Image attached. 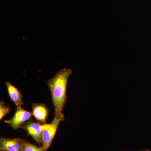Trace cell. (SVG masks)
I'll return each instance as SVG.
<instances>
[{
  "label": "cell",
  "mask_w": 151,
  "mask_h": 151,
  "mask_svg": "<svg viewBox=\"0 0 151 151\" xmlns=\"http://www.w3.org/2000/svg\"><path fill=\"white\" fill-rule=\"evenodd\" d=\"M72 73L69 68H63L58 71L47 81L54 107L55 117L63 114V107L67 100L66 89L68 78Z\"/></svg>",
  "instance_id": "cell-1"
},
{
  "label": "cell",
  "mask_w": 151,
  "mask_h": 151,
  "mask_svg": "<svg viewBox=\"0 0 151 151\" xmlns=\"http://www.w3.org/2000/svg\"><path fill=\"white\" fill-rule=\"evenodd\" d=\"M50 124H41L39 122L27 121L22 126L21 128L26 131L40 145L42 143L43 131Z\"/></svg>",
  "instance_id": "cell-2"
},
{
  "label": "cell",
  "mask_w": 151,
  "mask_h": 151,
  "mask_svg": "<svg viewBox=\"0 0 151 151\" xmlns=\"http://www.w3.org/2000/svg\"><path fill=\"white\" fill-rule=\"evenodd\" d=\"M33 115L32 112L24 110L22 107H17L13 117L10 120H5L6 124L10 125L14 130L21 128L25 122L29 121Z\"/></svg>",
  "instance_id": "cell-3"
},
{
  "label": "cell",
  "mask_w": 151,
  "mask_h": 151,
  "mask_svg": "<svg viewBox=\"0 0 151 151\" xmlns=\"http://www.w3.org/2000/svg\"><path fill=\"white\" fill-rule=\"evenodd\" d=\"M64 119L63 115L59 117H54V120L50 124L49 126L44 130L42 147L45 151H47L51 145L60 123L63 121Z\"/></svg>",
  "instance_id": "cell-4"
},
{
  "label": "cell",
  "mask_w": 151,
  "mask_h": 151,
  "mask_svg": "<svg viewBox=\"0 0 151 151\" xmlns=\"http://www.w3.org/2000/svg\"><path fill=\"white\" fill-rule=\"evenodd\" d=\"M24 140L20 139H9L1 137L0 149L8 151H21Z\"/></svg>",
  "instance_id": "cell-5"
},
{
  "label": "cell",
  "mask_w": 151,
  "mask_h": 151,
  "mask_svg": "<svg viewBox=\"0 0 151 151\" xmlns=\"http://www.w3.org/2000/svg\"><path fill=\"white\" fill-rule=\"evenodd\" d=\"M33 115L37 121L43 124H46L49 110L45 104L41 103H33L32 105Z\"/></svg>",
  "instance_id": "cell-6"
},
{
  "label": "cell",
  "mask_w": 151,
  "mask_h": 151,
  "mask_svg": "<svg viewBox=\"0 0 151 151\" xmlns=\"http://www.w3.org/2000/svg\"><path fill=\"white\" fill-rule=\"evenodd\" d=\"M5 84L11 100L15 104L17 107H22V105H23L24 102L21 93L9 81H6Z\"/></svg>",
  "instance_id": "cell-7"
},
{
  "label": "cell",
  "mask_w": 151,
  "mask_h": 151,
  "mask_svg": "<svg viewBox=\"0 0 151 151\" xmlns=\"http://www.w3.org/2000/svg\"><path fill=\"white\" fill-rule=\"evenodd\" d=\"M21 151H45L43 147H40L24 141L22 146Z\"/></svg>",
  "instance_id": "cell-8"
},
{
  "label": "cell",
  "mask_w": 151,
  "mask_h": 151,
  "mask_svg": "<svg viewBox=\"0 0 151 151\" xmlns=\"http://www.w3.org/2000/svg\"><path fill=\"white\" fill-rule=\"evenodd\" d=\"M10 111V107L8 105L5 104L4 102L1 100L0 102V120H1Z\"/></svg>",
  "instance_id": "cell-9"
},
{
  "label": "cell",
  "mask_w": 151,
  "mask_h": 151,
  "mask_svg": "<svg viewBox=\"0 0 151 151\" xmlns=\"http://www.w3.org/2000/svg\"><path fill=\"white\" fill-rule=\"evenodd\" d=\"M0 151H8L6 150H3V149H0Z\"/></svg>",
  "instance_id": "cell-10"
},
{
  "label": "cell",
  "mask_w": 151,
  "mask_h": 151,
  "mask_svg": "<svg viewBox=\"0 0 151 151\" xmlns=\"http://www.w3.org/2000/svg\"><path fill=\"white\" fill-rule=\"evenodd\" d=\"M140 151H151L149 150H145Z\"/></svg>",
  "instance_id": "cell-11"
}]
</instances>
